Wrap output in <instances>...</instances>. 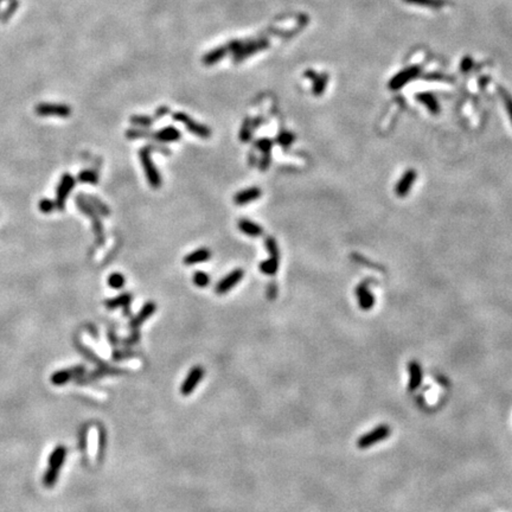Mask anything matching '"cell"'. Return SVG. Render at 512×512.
<instances>
[{"instance_id": "cell-2", "label": "cell", "mask_w": 512, "mask_h": 512, "mask_svg": "<svg viewBox=\"0 0 512 512\" xmlns=\"http://www.w3.org/2000/svg\"><path fill=\"white\" fill-rule=\"evenodd\" d=\"M139 158H140L141 165L145 170V175H146L148 184L154 189L159 188L161 183H163V180H161V176L160 173L158 172L156 165H154L153 161H152L151 148L148 146L142 147L141 150L139 151Z\"/></svg>"}, {"instance_id": "cell-23", "label": "cell", "mask_w": 512, "mask_h": 512, "mask_svg": "<svg viewBox=\"0 0 512 512\" xmlns=\"http://www.w3.org/2000/svg\"><path fill=\"white\" fill-rule=\"evenodd\" d=\"M153 121H154V119L150 118V116H145V115H134L131 118L132 125L139 126V127H145V128L151 127V126L153 125Z\"/></svg>"}, {"instance_id": "cell-32", "label": "cell", "mask_w": 512, "mask_h": 512, "mask_svg": "<svg viewBox=\"0 0 512 512\" xmlns=\"http://www.w3.org/2000/svg\"><path fill=\"white\" fill-rule=\"evenodd\" d=\"M166 114H169V108H167V107H161V108H159L156 112V116H154V119L164 118Z\"/></svg>"}, {"instance_id": "cell-28", "label": "cell", "mask_w": 512, "mask_h": 512, "mask_svg": "<svg viewBox=\"0 0 512 512\" xmlns=\"http://www.w3.org/2000/svg\"><path fill=\"white\" fill-rule=\"evenodd\" d=\"M97 179H99V177H97V173L95 172V171H91V170L83 171V172H82L81 175H80V180H81L82 183H90V184H96Z\"/></svg>"}, {"instance_id": "cell-25", "label": "cell", "mask_w": 512, "mask_h": 512, "mask_svg": "<svg viewBox=\"0 0 512 512\" xmlns=\"http://www.w3.org/2000/svg\"><path fill=\"white\" fill-rule=\"evenodd\" d=\"M273 144H274L273 140H270V139H268V138H263V139H258L257 141H255V147L257 148V150H260L262 152V154H270Z\"/></svg>"}, {"instance_id": "cell-11", "label": "cell", "mask_w": 512, "mask_h": 512, "mask_svg": "<svg viewBox=\"0 0 512 512\" xmlns=\"http://www.w3.org/2000/svg\"><path fill=\"white\" fill-rule=\"evenodd\" d=\"M239 229L243 234L251 237H258L263 234V229H262L261 226H258L257 223L253 222L251 220H247V218H241L239 221Z\"/></svg>"}, {"instance_id": "cell-17", "label": "cell", "mask_w": 512, "mask_h": 512, "mask_svg": "<svg viewBox=\"0 0 512 512\" xmlns=\"http://www.w3.org/2000/svg\"><path fill=\"white\" fill-rule=\"evenodd\" d=\"M38 110L42 113L56 114V115H62V116L69 115V113H70L69 107L61 106V104H58V106H56V104H43V106H40L39 108H38Z\"/></svg>"}, {"instance_id": "cell-10", "label": "cell", "mask_w": 512, "mask_h": 512, "mask_svg": "<svg viewBox=\"0 0 512 512\" xmlns=\"http://www.w3.org/2000/svg\"><path fill=\"white\" fill-rule=\"evenodd\" d=\"M408 372H409V387L410 390H416L422 383V368L417 362H410L408 364Z\"/></svg>"}, {"instance_id": "cell-21", "label": "cell", "mask_w": 512, "mask_h": 512, "mask_svg": "<svg viewBox=\"0 0 512 512\" xmlns=\"http://www.w3.org/2000/svg\"><path fill=\"white\" fill-rule=\"evenodd\" d=\"M264 245H265V249H267L268 254L270 255V257L279 260V256H280L279 248H277V243L273 239V237L268 236L267 239L264 240Z\"/></svg>"}, {"instance_id": "cell-33", "label": "cell", "mask_w": 512, "mask_h": 512, "mask_svg": "<svg viewBox=\"0 0 512 512\" xmlns=\"http://www.w3.org/2000/svg\"><path fill=\"white\" fill-rule=\"evenodd\" d=\"M507 108H508V112H509V115H510L511 118V121H512V99H510V97L507 96Z\"/></svg>"}, {"instance_id": "cell-26", "label": "cell", "mask_w": 512, "mask_h": 512, "mask_svg": "<svg viewBox=\"0 0 512 512\" xmlns=\"http://www.w3.org/2000/svg\"><path fill=\"white\" fill-rule=\"evenodd\" d=\"M126 137L128 139H147L152 138V133L144 131V129H138V128H132L128 129L126 132Z\"/></svg>"}, {"instance_id": "cell-15", "label": "cell", "mask_w": 512, "mask_h": 512, "mask_svg": "<svg viewBox=\"0 0 512 512\" xmlns=\"http://www.w3.org/2000/svg\"><path fill=\"white\" fill-rule=\"evenodd\" d=\"M415 178H416V173L414 172L413 170L408 171L406 175L402 177V179L400 180V183L397 184L396 194L400 196H406L408 192H409V190H410V188H412V185L414 184V182H415Z\"/></svg>"}, {"instance_id": "cell-18", "label": "cell", "mask_w": 512, "mask_h": 512, "mask_svg": "<svg viewBox=\"0 0 512 512\" xmlns=\"http://www.w3.org/2000/svg\"><path fill=\"white\" fill-rule=\"evenodd\" d=\"M279 269V260L276 258H268V260L262 261L260 264V270L265 275H275Z\"/></svg>"}, {"instance_id": "cell-3", "label": "cell", "mask_w": 512, "mask_h": 512, "mask_svg": "<svg viewBox=\"0 0 512 512\" xmlns=\"http://www.w3.org/2000/svg\"><path fill=\"white\" fill-rule=\"evenodd\" d=\"M391 429L390 427L387 425H379L376 427V428L372 429L366 433V434L362 435L357 440V447L360 448V450H365V448L371 447L375 444H378V442L385 440L389 435H390Z\"/></svg>"}, {"instance_id": "cell-9", "label": "cell", "mask_w": 512, "mask_h": 512, "mask_svg": "<svg viewBox=\"0 0 512 512\" xmlns=\"http://www.w3.org/2000/svg\"><path fill=\"white\" fill-rule=\"evenodd\" d=\"M156 309H157L156 302L148 301V302L145 303V305L142 306V308L140 309V311H139L138 314L132 319L131 326L133 328H138L139 326H141V325L144 324V322L146 321L148 318L152 317V315L154 314Z\"/></svg>"}, {"instance_id": "cell-1", "label": "cell", "mask_w": 512, "mask_h": 512, "mask_svg": "<svg viewBox=\"0 0 512 512\" xmlns=\"http://www.w3.org/2000/svg\"><path fill=\"white\" fill-rule=\"evenodd\" d=\"M66 455V450L64 446H58L52 453L50 454L47 460V467L43 477V483L46 488H52L58 479L59 471H61L63 464H64Z\"/></svg>"}, {"instance_id": "cell-4", "label": "cell", "mask_w": 512, "mask_h": 512, "mask_svg": "<svg viewBox=\"0 0 512 512\" xmlns=\"http://www.w3.org/2000/svg\"><path fill=\"white\" fill-rule=\"evenodd\" d=\"M173 119H175L176 121L183 123L189 132H191L192 134L197 135L199 138L208 139L211 137L210 128L202 125V123L196 122L195 120H192L189 115H186L185 113H175L173 114Z\"/></svg>"}, {"instance_id": "cell-5", "label": "cell", "mask_w": 512, "mask_h": 512, "mask_svg": "<svg viewBox=\"0 0 512 512\" xmlns=\"http://www.w3.org/2000/svg\"><path fill=\"white\" fill-rule=\"evenodd\" d=\"M205 370L203 366L197 365L194 366L189 371L188 376H186L184 382H183L182 387H180V393L184 396H189L190 394H192L195 391V389L197 385L201 383L202 379L204 377Z\"/></svg>"}, {"instance_id": "cell-24", "label": "cell", "mask_w": 512, "mask_h": 512, "mask_svg": "<svg viewBox=\"0 0 512 512\" xmlns=\"http://www.w3.org/2000/svg\"><path fill=\"white\" fill-rule=\"evenodd\" d=\"M125 282H126L125 276H123V275L120 274V273H113L112 275H110L109 279H108L109 286L112 287V288H114V289L122 288V287L125 286Z\"/></svg>"}, {"instance_id": "cell-20", "label": "cell", "mask_w": 512, "mask_h": 512, "mask_svg": "<svg viewBox=\"0 0 512 512\" xmlns=\"http://www.w3.org/2000/svg\"><path fill=\"white\" fill-rule=\"evenodd\" d=\"M295 140V135L290 132H281L276 138V144H279L283 150L288 148L293 141Z\"/></svg>"}, {"instance_id": "cell-8", "label": "cell", "mask_w": 512, "mask_h": 512, "mask_svg": "<svg viewBox=\"0 0 512 512\" xmlns=\"http://www.w3.org/2000/svg\"><path fill=\"white\" fill-rule=\"evenodd\" d=\"M180 138H182V133L173 126H169V127L159 129L156 133H152V139L159 141L160 144L161 142L164 144V142L178 141Z\"/></svg>"}, {"instance_id": "cell-6", "label": "cell", "mask_w": 512, "mask_h": 512, "mask_svg": "<svg viewBox=\"0 0 512 512\" xmlns=\"http://www.w3.org/2000/svg\"><path fill=\"white\" fill-rule=\"evenodd\" d=\"M243 275H245V271H243V269H241V268H237V269H234L233 271H230L229 274L226 275V276H224L223 279L216 284V287H215V292H216L217 294H220V295L228 293L229 290H232L234 287H235L236 284L240 282V281L242 280Z\"/></svg>"}, {"instance_id": "cell-19", "label": "cell", "mask_w": 512, "mask_h": 512, "mask_svg": "<svg viewBox=\"0 0 512 512\" xmlns=\"http://www.w3.org/2000/svg\"><path fill=\"white\" fill-rule=\"evenodd\" d=\"M253 131H254V126H253V120L247 118L243 122L241 131H240V139H241L242 142H248L252 139Z\"/></svg>"}, {"instance_id": "cell-31", "label": "cell", "mask_w": 512, "mask_h": 512, "mask_svg": "<svg viewBox=\"0 0 512 512\" xmlns=\"http://www.w3.org/2000/svg\"><path fill=\"white\" fill-rule=\"evenodd\" d=\"M276 293H277L276 284H275L274 282H270L269 284H268V288H267L268 298H269L270 300L275 299V298H276Z\"/></svg>"}, {"instance_id": "cell-13", "label": "cell", "mask_w": 512, "mask_h": 512, "mask_svg": "<svg viewBox=\"0 0 512 512\" xmlns=\"http://www.w3.org/2000/svg\"><path fill=\"white\" fill-rule=\"evenodd\" d=\"M82 372H83V369L82 368L72 369V370H62V371H58V372H56V374H53V376L51 377V382L56 385H62V384L66 383V382L70 381V379L72 378V376H77V375L82 374Z\"/></svg>"}, {"instance_id": "cell-29", "label": "cell", "mask_w": 512, "mask_h": 512, "mask_svg": "<svg viewBox=\"0 0 512 512\" xmlns=\"http://www.w3.org/2000/svg\"><path fill=\"white\" fill-rule=\"evenodd\" d=\"M91 202H93L94 205H95V209H96L99 213H101L102 215H109V209L108 207H107L106 204H103L102 202H100L99 199L97 198H94V197H90Z\"/></svg>"}, {"instance_id": "cell-30", "label": "cell", "mask_w": 512, "mask_h": 512, "mask_svg": "<svg viewBox=\"0 0 512 512\" xmlns=\"http://www.w3.org/2000/svg\"><path fill=\"white\" fill-rule=\"evenodd\" d=\"M270 165V154H263L261 158L260 163H258V167H260L261 171H264L268 169Z\"/></svg>"}, {"instance_id": "cell-27", "label": "cell", "mask_w": 512, "mask_h": 512, "mask_svg": "<svg viewBox=\"0 0 512 512\" xmlns=\"http://www.w3.org/2000/svg\"><path fill=\"white\" fill-rule=\"evenodd\" d=\"M18 5H19L18 0H11V1H9V5L6 7L5 11L2 12L1 15H0V21H1V23H5V21L14 13L15 9H17V7H18Z\"/></svg>"}, {"instance_id": "cell-14", "label": "cell", "mask_w": 512, "mask_h": 512, "mask_svg": "<svg viewBox=\"0 0 512 512\" xmlns=\"http://www.w3.org/2000/svg\"><path fill=\"white\" fill-rule=\"evenodd\" d=\"M356 295H357V299H358L359 306L363 309H369L374 306V302H375L374 296H372L371 292L368 289V287L359 286L358 288H357Z\"/></svg>"}, {"instance_id": "cell-22", "label": "cell", "mask_w": 512, "mask_h": 512, "mask_svg": "<svg viewBox=\"0 0 512 512\" xmlns=\"http://www.w3.org/2000/svg\"><path fill=\"white\" fill-rule=\"evenodd\" d=\"M192 280H194V283L196 284L197 287H201V288H204V287L209 286V283H210V276L205 273V271H196V273L194 274V277H192Z\"/></svg>"}, {"instance_id": "cell-7", "label": "cell", "mask_w": 512, "mask_h": 512, "mask_svg": "<svg viewBox=\"0 0 512 512\" xmlns=\"http://www.w3.org/2000/svg\"><path fill=\"white\" fill-rule=\"evenodd\" d=\"M262 191L260 188H249L246 190H242V191L237 192V194L234 196V203L237 205H246L252 203V202H255L256 199L261 197Z\"/></svg>"}, {"instance_id": "cell-16", "label": "cell", "mask_w": 512, "mask_h": 512, "mask_svg": "<svg viewBox=\"0 0 512 512\" xmlns=\"http://www.w3.org/2000/svg\"><path fill=\"white\" fill-rule=\"evenodd\" d=\"M132 300V294L131 293H123L121 295L116 296V298L109 299L106 301V307L109 309H115L119 307H127Z\"/></svg>"}, {"instance_id": "cell-12", "label": "cell", "mask_w": 512, "mask_h": 512, "mask_svg": "<svg viewBox=\"0 0 512 512\" xmlns=\"http://www.w3.org/2000/svg\"><path fill=\"white\" fill-rule=\"evenodd\" d=\"M211 257V252L207 248H199L197 251L190 253L184 257V263L188 265H192L196 263H202V262H205L210 260Z\"/></svg>"}, {"instance_id": "cell-34", "label": "cell", "mask_w": 512, "mask_h": 512, "mask_svg": "<svg viewBox=\"0 0 512 512\" xmlns=\"http://www.w3.org/2000/svg\"><path fill=\"white\" fill-rule=\"evenodd\" d=\"M2 1H5V0H0V4H1V2H2Z\"/></svg>"}]
</instances>
